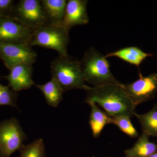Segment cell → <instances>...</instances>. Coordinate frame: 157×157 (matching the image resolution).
Returning a JSON list of instances; mask_svg holds the SVG:
<instances>
[{
	"instance_id": "1",
	"label": "cell",
	"mask_w": 157,
	"mask_h": 157,
	"mask_svg": "<svg viewBox=\"0 0 157 157\" xmlns=\"http://www.w3.org/2000/svg\"><path fill=\"white\" fill-rule=\"evenodd\" d=\"M123 87L116 85L90 86L86 91L87 95L84 102L98 104L111 117L120 115L132 117L135 113L137 106Z\"/></svg>"
},
{
	"instance_id": "2",
	"label": "cell",
	"mask_w": 157,
	"mask_h": 157,
	"mask_svg": "<svg viewBox=\"0 0 157 157\" xmlns=\"http://www.w3.org/2000/svg\"><path fill=\"white\" fill-rule=\"evenodd\" d=\"M80 63L84 81L92 87L106 85L124 86L111 73L105 56L94 48L90 47L86 51Z\"/></svg>"
},
{
	"instance_id": "3",
	"label": "cell",
	"mask_w": 157,
	"mask_h": 157,
	"mask_svg": "<svg viewBox=\"0 0 157 157\" xmlns=\"http://www.w3.org/2000/svg\"><path fill=\"white\" fill-rule=\"evenodd\" d=\"M52 78L61 86L64 92L73 89L87 90L90 86L85 83L80 61L70 56H59L51 64Z\"/></svg>"
},
{
	"instance_id": "4",
	"label": "cell",
	"mask_w": 157,
	"mask_h": 157,
	"mask_svg": "<svg viewBox=\"0 0 157 157\" xmlns=\"http://www.w3.org/2000/svg\"><path fill=\"white\" fill-rule=\"evenodd\" d=\"M69 33L63 26L51 24L42 26L33 31L30 45L54 49L58 52L59 56H68Z\"/></svg>"
},
{
	"instance_id": "5",
	"label": "cell",
	"mask_w": 157,
	"mask_h": 157,
	"mask_svg": "<svg viewBox=\"0 0 157 157\" xmlns=\"http://www.w3.org/2000/svg\"><path fill=\"white\" fill-rule=\"evenodd\" d=\"M10 17L33 31L50 24L39 0H21L14 5Z\"/></svg>"
},
{
	"instance_id": "6",
	"label": "cell",
	"mask_w": 157,
	"mask_h": 157,
	"mask_svg": "<svg viewBox=\"0 0 157 157\" xmlns=\"http://www.w3.org/2000/svg\"><path fill=\"white\" fill-rule=\"evenodd\" d=\"M27 136L15 118L0 123V157H10L24 146Z\"/></svg>"
},
{
	"instance_id": "7",
	"label": "cell",
	"mask_w": 157,
	"mask_h": 157,
	"mask_svg": "<svg viewBox=\"0 0 157 157\" xmlns=\"http://www.w3.org/2000/svg\"><path fill=\"white\" fill-rule=\"evenodd\" d=\"M124 89L134 104L137 106L154 99L157 93V73L144 76L139 70V78Z\"/></svg>"
},
{
	"instance_id": "8",
	"label": "cell",
	"mask_w": 157,
	"mask_h": 157,
	"mask_svg": "<svg viewBox=\"0 0 157 157\" xmlns=\"http://www.w3.org/2000/svg\"><path fill=\"white\" fill-rule=\"evenodd\" d=\"M37 56L36 52L29 45L0 42V59L9 70L20 64L33 65Z\"/></svg>"
},
{
	"instance_id": "9",
	"label": "cell",
	"mask_w": 157,
	"mask_h": 157,
	"mask_svg": "<svg viewBox=\"0 0 157 157\" xmlns=\"http://www.w3.org/2000/svg\"><path fill=\"white\" fill-rule=\"evenodd\" d=\"M33 33V31L13 17H0V42L30 46Z\"/></svg>"
},
{
	"instance_id": "10",
	"label": "cell",
	"mask_w": 157,
	"mask_h": 157,
	"mask_svg": "<svg viewBox=\"0 0 157 157\" xmlns=\"http://www.w3.org/2000/svg\"><path fill=\"white\" fill-rule=\"evenodd\" d=\"M86 0H69L67 1L64 17L62 25L70 31L76 25L88 23Z\"/></svg>"
},
{
	"instance_id": "11",
	"label": "cell",
	"mask_w": 157,
	"mask_h": 157,
	"mask_svg": "<svg viewBox=\"0 0 157 157\" xmlns=\"http://www.w3.org/2000/svg\"><path fill=\"white\" fill-rule=\"evenodd\" d=\"M8 76H4L8 80L9 86L15 92L28 90L35 85L33 79V68L32 64H20L10 70Z\"/></svg>"
},
{
	"instance_id": "12",
	"label": "cell",
	"mask_w": 157,
	"mask_h": 157,
	"mask_svg": "<svg viewBox=\"0 0 157 157\" xmlns=\"http://www.w3.org/2000/svg\"><path fill=\"white\" fill-rule=\"evenodd\" d=\"M41 5L52 25L63 26L67 1L42 0Z\"/></svg>"
},
{
	"instance_id": "13",
	"label": "cell",
	"mask_w": 157,
	"mask_h": 157,
	"mask_svg": "<svg viewBox=\"0 0 157 157\" xmlns=\"http://www.w3.org/2000/svg\"><path fill=\"white\" fill-rule=\"evenodd\" d=\"M113 56L117 57L124 61L135 65L139 69V67L143 61L148 57L153 56V55L146 53L138 47L131 46L121 48L105 56L107 58Z\"/></svg>"
},
{
	"instance_id": "14",
	"label": "cell",
	"mask_w": 157,
	"mask_h": 157,
	"mask_svg": "<svg viewBox=\"0 0 157 157\" xmlns=\"http://www.w3.org/2000/svg\"><path fill=\"white\" fill-rule=\"evenodd\" d=\"M149 137L142 132L134 146L125 150V157H147L156 151L157 144L150 141Z\"/></svg>"
},
{
	"instance_id": "15",
	"label": "cell",
	"mask_w": 157,
	"mask_h": 157,
	"mask_svg": "<svg viewBox=\"0 0 157 157\" xmlns=\"http://www.w3.org/2000/svg\"><path fill=\"white\" fill-rule=\"evenodd\" d=\"M91 107L89 123L93 136L97 138L101 135L103 129L106 125L110 124V117L101 110L94 103L88 104Z\"/></svg>"
},
{
	"instance_id": "16",
	"label": "cell",
	"mask_w": 157,
	"mask_h": 157,
	"mask_svg": "<svg viewBox=\"0 0 157 157\" xmlns=\"http://www.w3.org/2000/svg\"><path fill=\"white\" fill-rule=\"evenodd\" d=\"M44 95L47 104L54 107H57L63 100L64 92L58 82L53 78L45 84H35Z\"/></svg>"
},
{
	"instance_id": "17",
	"label": "cell",
	"mask_w": 157,
	"mask_h": 157,
	"mask_svg": "<svg viewBox=\"0 0 157 157\" xmlns=\"http://www.w3.org/2000/svg\"><path fill=\"white\" fill-rule=\"evenodd\" d=\"M140 124L143 133L149 136L157 137V104L144 114H134Z\"/></svg>"
},
{
	"instance_id": "18",
	"label": "cell",
	"mask_w": 157,
	"mask_h": 157,
	"mask_svg": "<svg viewBox=\"0 0 157 157\" xmlns=\"http://www.w3.org/2000/svg\"><path fill=\"white\" fill-rule=\"evenodd\" d=\"M131 117L128 115L111 117L110 124L116 125L121 131L129 137L136 138L139 136V134L132 124Z\"/></svg>"
},
{
	"instance_id": "19",
	"label": "cell",
	"mask_w": 157,
	"mask_h": 157,
	"mask_svg": "<svg viewBox=\"0 0 157 157\" xmlns=\"http://www.w3.org/2000/svg\"><path fill=\"white\" fill-rule=\"evenodd\" d=\"M19 151L18 157H46L45 145L42 138L24 145Z\"/></svg>"
},
{
	"instance_id": "20",
	"label": "cell",
	"mask_w": 157,
	"mask_h": 157,
	"mask_svg": "<svg viewBox=\"0 0 157 157\" xmlns=\"http://www.w3.org/2000/svg\"><path fill=\"white\" fill-rule=\"evenodd\" d=\"M18 95L16 92L0 83V105H7L18 108L16 101Z\"/></svg>"
},
{
	"instance_id": "21",
	"label": "cell",
	"mask_w": 157,
	"mask_h": 157,
	"mask_svg": "<svg viewBox=\"0 0 157 157\" xmlns=\"http://www.w3.org/2000/svg\"><path fill=\"white\" fill-rule=\"evenodd\" d=\"M14 1L0 0V17L10 16L14 7Z\"/></svg>"
},
{
	"instance_id": "22",
	"label": "cell",
	"mask_w": 157,
	"mask_h": 157,
	"mask_svg": "<svg viewBox=\"0 0 157 157\" xmlns=\"http://www.w3.org/2000/svg\"><path fill=\"white\" fill-rule=\"evenodd\" d=\"M147 157H157V150L156 151Z\"/></svg>"
},
{
	"instance_id": "23",
	"label": "cell",
	"mask_w": 157,
	"mask_h": 157,
	"mask_svg": "<svg viewBox=\"0 0 157 157\" xmlns=\"http://www.w3.org/2000/svg\"></svg>"
}]
</instances>
